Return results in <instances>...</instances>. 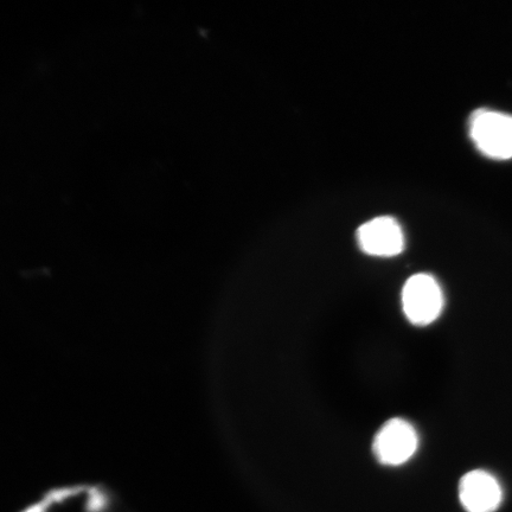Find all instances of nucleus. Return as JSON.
Instances as JSON below:
<instances>
[{
    "label": "nucleus",
    "instance_id": "obj_3",
    "mask_svg": "<svg viewBox=\"0 0 512 512\" xmlns=\"http://www.w3.org/2000/svg\"><path fill=\"white\" fill-rule=\"evenodd\" d=\"M419 448V434L411 422L394 418L383 424L373 441L377 462L400 466L411 460Z\"/></svg>",
    "mask_w": 512,
    "mask_h": 512
},
{
    "label": "nucleus",
    "instance_id": "obj_2",
    "mask_svg": "<svg viewBox=\"0 0 512 512\" xmlns=\"http://www.w3.org/2000/svg\"><path fill=\"white\" fill-rule=\"evenodd\" d=\"M469 134L484 156L498 160L512 158V115L480 108L471 114Z\"/></svg>",
    "mask_w": 512,
    "mask_h": 512
},
{
    "label": "nucleus",
    "instance_id": "obj_1",
    "mask_svg": "<svg viewBox=\"0 0 512 512\" xmlns=\"http://www.w3.org/2000/svg\"><path fill=\"white\" fill-rule=\"evenodd\" d=\"M401 300L403 313L415 326L433 324L445 306L443 288L433 275L427 273L414 274L406 281Z\"/></svg>",
    "mask_w": 512,
    "mask_h": 512
},
{
    "label": "nucleus",
    "instance_id": "obj_5",
    "mask_svg": "<svg viewBox=\"0 0 512 512\" xmlns=\"http://www.w3.org/2000/svg\"><path fill=\"white\" fill-rule=\"evenodd\" d=\"M459 498L467 512H495L503 490L497 478L484 470H473L460 480Z\"/></svg>",
    "mask_w": 512,
    "mask_h": 512
},
{
    "label": "nucleus",
    "instance_id": "obj_4",
    "mask_svg": "<svg viewBox=\"0 0 512 512\" xmlns=\"http://www.w3.org/2000/svg\"><path fill=\"white\" fill-rule=\"evenodd\" d=\"M357 242L362 252L381 258L399 255L406 245L400 223L388 216L362 224L357 230Z\"/></svg>",
    "mask_w": 512,
    "mask_h": 512
}]
</instances>
